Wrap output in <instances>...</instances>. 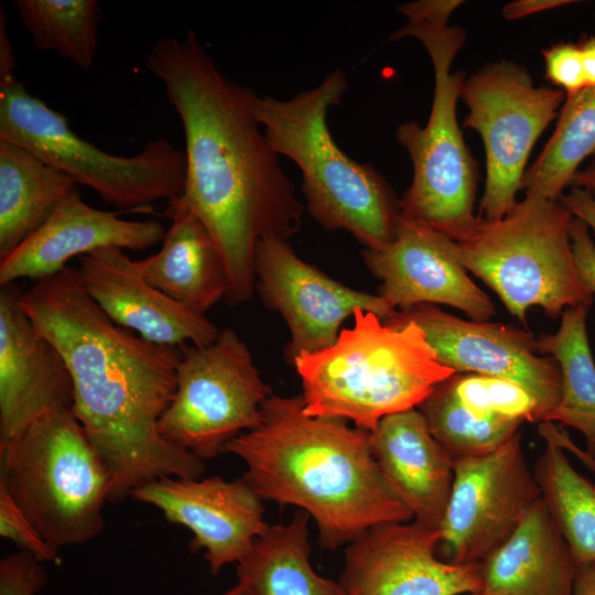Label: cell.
Here are the masks:
<instances>
[{
    "label": "cell",
    "instance_id": "6da1fadb",
    "mask_svg": "<svg viewBox=\"0 0 595 595\" xmlns=\"http://www.w3.org/2000/svg\"><path fill=\"white\" fill-rule=\"evenodd\" d=\"M144 65L164 84L183 125L181 198L220 251L228 279L225 302L239 305L256 291L258 242L298 234L304 205L260 130L257 94L226 77L193 30L182 39L158 40Z\"/></svg>",
    "mask_w": 595,
    "mask_h": 595
},
{
    "label": "cell",
    "instance_id": "7a4b0ae2",
    "mask_svg": "<svg viewBox=\"0 0 595 595\" xmlns=\"http://www.w3.org/2000/svg\"><path fill=\"white\" fill-rule=\"evenodd\" d=\"M20 304L68 367L73 414L108 470L109 501L160 477L202 476L204 461L158 429L176 389L181 347L153 344L117 325L73 267L35 281Z\"/></svg>",
    "mask_w": 595,
    "mask_h": 595
},
{
    "label": "cell",
    "instance_id": "3957f363",
    "mask_svg": "<svg viewBox=\"0 0 595 595\" xmlns=\"http://www.w3.org/2000/svg\"><path fill=\"white\" fill-rule=\"evenodd\" d=\"M223 453L246 464L241 479L261 499L311 516L328 549L374 526L413 520L382 475L369 432L343 419L306 415L302 394H271L260 423L229 441Z\"/></svg>",
    "mask_w": 595,
    "mask_h": 595
},
{
    "label": "cell",
    "instance_id": "277c9868",
    "mask_svg": "<svg viewBox=\"0 0 595 595\" xmlns=\"http://www.w3.org/2000/svg\"><path fill=\"white\" fill-rule=\"evenodd\" d=\"M347 87L345 73L336 68L288 100L258 96L255 116L271 149L301 170L310 215L324 229L346 230L364 249L379 250L396 236L400 198L371 164L344 153L328 130V110L340 104Z\"/></svg>",
    "mask_w": 595,
    "mask_h": 595
},
{
    "label": "cell",
    "instance_id": "5b68a950",
    "mask_svg": "<svg viewBox=\"0 0 595 595\" xmlns=\"http://www.w3.org/2000/svg\"><path fill=\"white\" fill-rule=\"evenodd\" d=\"M353 317L334 344L292 363L306 415L349 420L371 432L385 416L416 409L456 374L437 361L415 323L391 326L361 309Z\"/></svg>",
    "mask_w": 595,
    "mask_h": 595
},
{
    "label": "cell",
    "instance_id": "8992f818",
    "mask_svg": "<svg viewBox=\"0 0 595 595\" xmlns=\"http://www.w3.org/2000/svg\"><path fill=\"white\" fill-rule=\"evenodd\" d=\"M573 217L561 201L524 196L502 218L476 216L452 237L442 234L443 242L526 325L531 307L558 318L569 307L588 309L594 301L574 264Z\"/></svg>",
    "mask_w": 595,
    "mask_h": 595
},
{
    "label": "cell",
    "instance_id": "52a82bcc",
    "mask_svg": "<svg viewBox=\"0 0 595 595\" xmlns=\"http://www.w3.org/2000/svg\"><path fill=\"white\" fill-rule=\"evenodd\" d=\"M0 483L52 547L86 543L102 531L109 474L73 411L45 414L0 442Z\"/></svg>",
    "mask_w": 595,
    "mask_h": 595
},
{
    "label": "cell",
    "instance_id": "ba28073f",
    "mask_svg": "<svg viewBox=\"0 0 595 595\" xmlns=\"http://www.w3.org/2000/svg\"><path fill=\"white\" fill-rule=\"evenodd\" d=\"M409 36L418 39L430 55L434 94L425 126L407 121L396 131L413 165L412 182L400 198L401 214L452 237L476 217L479 177L457 122V101L467 76L464 72H451L466 43V32L455 25L407 22L389 41Z\"/></svg>",
    "mask_w": 595,
    "mask_h": 595
},
{
    "label": "cell",
    "instance_id": "9c48e42d",
    "mask_svg": "<svg viewBox=\"0 0 595 595\" xmlns=\"http://www.w3.org/2000/svg\"><path fill=\"white\" fill-rule=\"evenodd\" d=\"M0 139L26 149L120 209L147 207L184 192L185 151L160 138L132 156L105 152L76 134L67 118L31 95L14 73L0 75Z\"/></svg>",
    "mask_w": 595,
    "mask_h": 595
},
{
    "label": "cell",
    "instance_id": "30bf717a",
    "mask_svg": "<svg viewBox=\"0 0 595 595\" xmlns=\"http://www.w3.org/2000/svg\"><path fill=\"white\" fill-rule=\"evenodd\" d=\"M176 389L158 429L171 444L213 459L239 434L256 428L271 396L238 334L220 329L206 346L183 345Z\"/></svg>",
    "mask_w": 595,
    "mask_h": 595
},
{
    "label": "cell",
    "instance_id": "8fae6325",
    "mask_svg": "<svg viewBox=\"0 0 595 595\" xmlns=\"http://www.w3.org/2000/svg\"><path fill=\"white\" fill-rule=\"evenodd\" d=\"M461 98L468 108L463 127L479 133L486 154L478 216L500 219L517 203L529 155L558 119L565 93L534 86L527 67L502 60L466 77Z\"/></svg>",
    "mask_w": 595,
    "mask_h": 595
},
{
    "label": "cell",
    "instance_id": "7c38bea8",
    "mask_svg": "<svg viewBox=\"0 0 595 595\" xmlns=\"http://www.w3.org/2000/svg\"><path fill=\"white\" fill-rule=\"evenodd\" d=\"M540 497L518 431L495 451L454 463L439 548L447 562H483L515 532Z\"/></svg>",
    "mask_w": 595,
    "mask_h": 595
},
{
    "label": "cell",
    "instance_id": "4fadbf2b",
    "mask_svg": "<svg viewBox=\"0 0 595 595\" xmlns=\"http://www.w3.org/2000/svg\"><path fill=\"white\" fill-rule=\"evenodd\" d=\"M383 322L391 326L415 323L437 361L456 372L506 378L524 387L537 401L539 423L548 421L561 400L560 366L553 357L540 356L529 331L463 320L433 304L397 310Z\"/></svg>",
    "mask_w": 595,
    "mask_h": 595
},
{
    "label": "cell",
    "instance_id": "5bb4252c",
    "mask_svg": "<svg viewBox=\"0 0 595 595\" xmlns=\"http://www.w3.org/2000/svg\"><path fill=\"white\" fill-rule=\"evenodd\" d=\"M255 270L260 299L279 312L289 327L285 358L290 363L334 344L343 322L357 309L382 321L397 312L381 296L346 286L305 262L285 239L260 240Z\"/></svg>",
    "mask_w": 595,
    "mask_h": 595
},
{
    "label": "cell",
    "instance_id": "9a60e30c",
    "mask_svg": "<svg viewBox=\"0 0 595 595\" xmlns=\"http://www.w3.org/2000/svg\"><path fill=\"white\" fill-rule=\"evenodd\" d=\"M439 529L412 522L374 526L345 551L347 595H462L484 589L483 565L437 559Z\"/></svg>",
    "mask_w": 595,
    "mask_h": 595
},
{
    "label": "cell",
    "instance_id": "2e32d148",
    "mask_svg": "<svg viewBox=\"0 0 595 595\" xmlns=\"http://www.w3.org/2000/svg\"><path fill=\"white\" fill-rule=\"evenodd\" d=\"M131 497L191 530L190 547L204 550L213 574L238 563L269 527L261 498L241 478L160 477L134 489Z\"/></svg>",
    "mask_w": 595,
    "mask_h": 595
},
{
    "label": "cell",
    "instance_id": "e0dca14e",
    "mask_svg": "<svg viewBox=\"0 0 595 595\" xmlns=\"http://www.w3.org/2000/svg\"><path fill=\"white\" fill-rule=\"evenodd\" d=\"M369 271L381 281L379 296L394 310L444 304L487 322L495 313L489 296L447 252L443 235L400 215L393 240L379 250H363Z\"/></svg>",
    "mask_w": 595,
    "mask_h": 595
},
{
    "label": "cell",
    "instance_id": "ac0fdd59",
    "mask_svg": "<svg viewBox=\"0 0 595 595\" xmlns=\"http://www.w3.org/2000/svg\"><path fill=\"white\" fill-rule=\"evenodd\" d=\"M21 293L14 283L0 288V442L74 403L68 367L22 309Z\"/></svg>",
    "mask_w": 595,
    "mask_h": 595
},
{
    "label": "cell",
    "instance_id": "d6986e66",
    "mask_svg": "<svg viewBox=\"0 0 595 595\" xmlns=\"http://www.w3.org/2000/svg\"><path fill=\"white\" fill-rule=\"evenodd\" d=\"M165 230L158 220H127L117 212L91 207L74 187L35 231L0 259V286L53 277L64 271L72 258L99 249L151 248L162 242Z\"/></svg>",
    "mask_w": 595,
    "mask_h": 595
},
{
    "label": "cell",
    "instance_id": "ffe728a7",
    "mask_svg": "<svg viewBox=\"0 0 595 595\" xmlns=\"http://www.w3.org/2000/svg\"><path fill=\"white\" fill-rule=\"evenodd\" d=\"M77 272L88 295L117 325L153 344L206 346L218 329L205 314L166 295L147 281L119 248L79 257Z\"/></svg>",
    "mask_w": 595,
    "mask_h": 595
},
{
    "label": "cell",
    "instance_id": "44dd1931",
    "mask_svg": "<svg viewBox=\"0 0 595 595\" xmlns=\"http://www.w3.org/2000/svg\"><path fill=\"white\" fill-rule=\"evenodd\" d=\"M371 453L387 483L413 513L439 529L454 480V462L418 409L385 416L369 432Z\"/></svg>",
    "mask_w": 595,
    "mask_h": 595
},
{
    "label": "cell",
    "instance_id": "7402d4cb",
    "mask_svg": "<svg viewBox=\"0 0 595 595\" xmlns=\"http://www.w3.org/2000/svg\"><path fill=\"white\" fill-rule=\"evenodd\" d=\"M161 249L134 269L152 285L175 301L205 314L228 289L220 251L205 224L183 203L181 195L167 201Z\"/></svg>",
    "mask_w": 595,
    "mask_h": 595
},
{
    "label": "cell",
    "instance_id": "603a6c76",
    "mask_svg": "<svg viewBox=\"0 0 595 595\" xmlns=\"http://www.w3.org/2000/svg\"><path fill=\"white\" fill-rule=\"evenodd\" d=\"M482 565L483 591L496 595H572L577 567L542 497Z\"/></svg>",
    "mask_w": 595,
    "mask_h": 595
},
{
    "label": "cell",
    "instance_id": "cb8c5ba5",
    "mask_svg": "<svg viewBox=\"0 0 595 595\" xmlns=\"http://www.w3.org/2000/svg\"><path fill=\"white\" fill-rule=\"evenodd\" d=\"M74 187L66 174L0 139V259L35 231Z\"/></svg>",
    "mask_w": 595,
    "mask_h": 595
},
{
    "label": "cell",
    "instance_id": "d4e9b609",
    "mask_svg": "<svg viewBox=\"0 0 595 595\" xmlns=\"http://www.w3.org/2000/svg\"><path fill=\"white\" fill-rule=\"evenodd\" d=\"M309 517L299 510L288 524L268 527L237 563L239 581L256 595H347L310 564Z\"/></svg>",
    "mask_w": 595,
    "mask_h": 595
},
{
    "label": "cell",
    "instance_id": "484cf974",
    "mask_svg": "<svg viewBox=\"0 0 595 595\" xmlns=\"http://www.w3.org/2000/svg\"><path fill=\"white\" fill-rule=\"evenodd\" d=\"M587 307H569L554 334L536 338L537 350L553 357L561 369L562 393L548 421H558L583 434L586 455L595 457V363L587 331Z\"/></svg>",
    "mask_w": 595,
    "mask_h": 595
},
{
    "label": "cell",
    "instance_id": "4316f807",
    "mask_svg": "<svg viewBox=\"0 0 595 595\" xmlns=\"http://www.w3.org/2000/svg\"><path fill=\"white\" fill-rule=\"evenodd\" d=\"M547 445L533 474L541 497L565 539L576 566L595 561V484L570 463L562 446L547 432Z\"/></svg>",
    "mask_w": 595,
    "mask_h": 595
},
{
    "label": "cell",
    "instance_id": "83f0119b",
    "mask_svg": "<svg viewBox=\"0 0 595 595\" xmlns=\"http://www.w3.org/2000/svg\"><path fill=\"white\" fill-rule=\"evenodd\" d=\"M595 154V87L565 97L555 129L521 183L524 196L560 201L581 164Z\"/></svg>",
    "mask_w": 595,
    "mask_h": 595
},
{
    "label": "cell",
    "instance_id": "f1b7e54d",
    "mask_svg": "<svg viewBox=\"0 0 595 595\" xmlns=\"http://www.w3.org/2000/svg\"><path fill=\"white\" fill-rule=\"evenodd\" d=\"M18 14L39 50L51 51L82 69L97 52L102 19L96 0H15Z\"/></svg>",
    "mask_w": 595,
    "mask_h": 595
},
{
    "label": "cell",
    "instance_id": "f546056e",
    "mask_svg": "<svg viewBox=\"0 0 595 595\" xmlns=\"http://www.w3.org/2000/svg\"><path fill=\"white\" fill-rule=\"evenodd\" d=\"M416 409L454 463L495 451L520 431L523 422L475 416L458 402L448 378L440 382Z\"/></svg>",
    "mask_w": 595,
    "mask_h": 595
},
{
    "label": "cell",
    "instance_id": "4dcf8cb0",
    "mask_svg": "<svg viewBox=\"0 0 595 595\" xmlns=\"http://www.w3.org/2000/svg\"><path fill=\"white\" fill-rule=\"evenodd\" d=\"M458 402L477 418L539 422L533 396L519 383L500 377L456 372L448 378Z\"/></svg>",
    "mask_w": 595,
    "mask_h": 595
},
{
    "label": "cell",
    "instance_id": "1f68e13d",
    "mask_svg": "<svg viewBox=\"0 0 595 595\" xmlns=\"http://www.w3.org/2000/svg\"><path fill=\"white\" fill-rule=\"evenodd\" d=\"M0 534L41 562H60L58 550L43 539L1 483Z\"/></svg>",
    "mask_w": 595,
    "mask_h": 595
},
{
    "label": "cell",
    "instance_id": "d6a6232c",
    "mask_svg": "<svg viewBox=\"0 0 595 595\" xmlns=\"http://www.w3.org/2000/svg\"><path fill=\"white\" fill-rule=\"evenodd\" d=\"M542 56L547 78L563 90L565 97L573 96L586 88L578 43H556L543 50Z\"/></svg>",
    "mask_w": 595,
    "mask_h": 595
},
{
    "label": "cell",
    "instance_id": "836d02e7",
    "mask_svg": "<svg viewBox=\"0 0 595 595\" xmlns=\"http://www.w3.org/2000/svg\"><path fill=\"white\" fill-rule=\"evenodd\" d=\"M41 563L26 551L3 558L0 562V595H36L46 582Z\"/></svg>",
    "mask_w": 595,
    "mask_h": 595
},
{
    "label": "cell",
    "instance_id": "e575fe53",
    "mask_svg": "<svg viewBox=\"0 0 595 595\" xmlns=\"http://www.w3.org/2000/svg\"><path fill=\"white\" fill-rule=\"evenodd\" d=\"M570 237L577 274L584 285L595 295V244L588 226L582 219L573 217Z\"/></svg>",
    "mask_w": 595,
    "mask_h": 595
},
{
    "label": "cell",
    "instance_id": "d590c367",
    "mask_svg": "<svg viewBox=\"0 0 595 595\" xmlns=\"http://www.w3.org/2000/svg\"><path fill=\"white\" fill-rule=\"evenodd\" d=\"M463 3L462 0H419L400 4L397 10L407 22L446 26L453 12Z\"/></svg>",
    "mask_w": 595,
    "mask_h": 595
},
{
    "label": "cell",
    "instance_id": "8d00e7d4",
    "mask_svg": "<svg viewBox=\"0 0 595 595\" xmlns=\"http://www.w3.org/2000/svg\"><path fill=\"white\" fill-rule=\"evenodd\" d=\"M560 201L574 217L582 219L595 235V199L584 190L572 187Z\"/></svg>",
    "mask_w": 595,
    "mask_h": 595
},
{
    "label": "cell",
    "instance_id": "74e56055",
    "mask_svg": "<svg viewBox=\"0 0 595 595\" xmlns=\"http://www.w3.org/2000/svg\"><path fill=\"white\" fill-rule=\"evenodd\" d=\"M573 0H516L506 3L501 15L506 20H518L545 10L572 4Z\"/></svg>",
    "mask_w": 595,
    "mask_h": 595
},
{
    "label": "cell",
    "instance_id": "f35d334b",
    "mask_svg": "<svg viewBox=\"0 0 595 595\" xmlns=\"http://www.w3.org/2000/svg\"><path fill=\"white\" fill-rule=\"evenodd\" d=\"M572 595H595V561L576 567Z\"/></svg>",
    "mask_w": 595,
    "mask_h": 595
},
{
    "label": "cell",
    "instance_id": "ab89813d",
    "mask_svg": "<svg viewBox=\"0 0 595 595\" xmlns=\"http://www.w3.org/2000/svg\"><path fill=\"white\" fill-rule=\"evenodd\" d=\"M582 52V63L586 88L595 87V35L578 42Z\"/></svg>",
    "mask_w": 595,
    "mask_h": 595
},
{
    "label": "cell",
    "instance_id": "60d3db41",
    "mask_svg": "<svg viewBox=\"0 0 595 595\" xmlns=\"http://www.w3.org/2000/svg\"><path fill=\"white\" fill-rule=\"evenodd\" d=\"M571 187L584 190L595 199V160L574 174Z\"/></svg>",
    "mask_w": 595,
    "mask_h": 595
},
{
    "label": "cell",
    "instance_id": "b9f144b4",
    "mask_svg": "<svg viewBox=\"0 0 595 595\" xmlns=\"http://www.w3.org/2000/svg\"><path fill=\"white\" fill-rule=\"evenodd\" d=\"M225 595H256L249 585L238 581L237 585L230 588Z\"/></svg>",
    "mask_w": 595,
    "mask_h": 595
},
{
    "label": "cell",
    "instance_id": "7bdbcfd3",
    "mask_svg": "<svg viewBox=\"0 0 595 595\" xmlns=\"http://www.w3.org/2000/svg\"><path fill=\"white\" fill-rule=\"evenodd\" d=\"M468 595H496V594H491V593H488L486 591H480V592L468 594Z\"/></svg>",
    "mask_w": 595,
    "mask_h": 595
}]
</instances>
